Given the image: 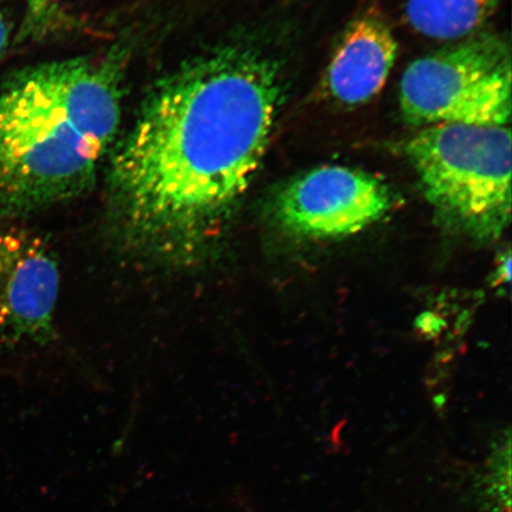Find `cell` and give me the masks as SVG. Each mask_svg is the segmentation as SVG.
<instances>
[{"mask_svg": "<svg viewBox=\"0 0 512 512\" xmlns=\"http://www.w3.org/2000/svg\"><path fill=\"white\" fill-rule=\"evenodd\" d=\"M398 41L380 10L369 9L345 29L326 69L324 88L338 104H368L386 85Z\"/></svg>", "mask_w": 512, "mask_h": 512, "instance_id": "cell-7", "label": "cell"}, {"mask_svg": "<svg viewBox=\"0 0 512 512\" xmlns=\"http://www.w3.org/2000/svg\"><path fill=\"white\" fill-rule=\"evenodd\" d=\"M60 284L59 262L46 239L28 229L0 228V354L54 341Z\"/></svg>", "mask_w": 512, "mask_h": 512, "instance_id": "cell-6", "label": "cell"}, {"mask_svg": "<svg viewBox=\"0 0 512 512\" xmlns=\"http://www.w3.org/2000/svg\"><path fill=\"white\" fill-rule=\"evenodd\" d=\"M511 53L494 35H480L415 60L400 83L408 124L508 126Z\"/></svg>", "mask_w": 512, "mask_h": 512, "instance_id": "cell-4", "label": "cell"}, {"mask_svg": "<svg viewBox=\"0 0 512 512\" xmlns=\"http://www.w3.org/2000/svg\"><path fill=\"white\" fill-rule=\"evenodd\" d=\"M115 61H53L18 70L0 87V220L72 200L95 181L117 136Z\"/></svg>", "mask_w": 512, "mask_h": 512, "instance_id": "cell-2", "label": "cell"}, {"mask_svg": "<svg viewBox=\"0 0 512 512\" xmlns=\"http://www.w3.org/2000/svg\"><path fill=\"white\" fill-rule=\"evenodd\" d=\"M405 153L447 228L482 243L503 234L511 219L509 126L422 127Z\"/></svg>", "mask_w": 512, "mask_h": 512, "instance_id": "cell-3", "label": "cell"}, {"mask_svg": "<svg viewBox=\"0 0 512 512\" xmlns=\"http://www.w3.org/2000/svg\"><path fill=\"white\" fill-rule=\"evenodd\" d=\"M280 95L274 64L242 47L160 82L112 160L115 245L176 270L215 258L266 155Z\"/></svg>", "mask_w": 512, "mask_h": 512, "instance_id": "cell-1", "label": "cell"}, {"mask_svg": "<svg viewBox=\"0 0 512 512\" xmlns=\"http://www.w3.org/2000/svg\"><path fill=\"white\" fill-rule=\"evenodd\" d=\"M392 207V190L379 177L325 165L285 183L272 197L270 213L287 234L328 239L361 232Z\"/></svg>", "mask_w": 512, "mask_h": 512, "instance_id": "cell-5", "label": "cell"}, {"mask_svg": "<svg viewBox=\"0 0 512 512\" xmlns=\"http://www.w3.org/2000/svg\"><path fill=\"white\" fill-rule=\"evenodd\" d=\"M64 0H27V10L17 36V43L38 40L56 22Z\"/></svg>", "mask_w": 512, "mask_h": 512, "instance_id": "cell-9", "label": "cell"}, {"mask_svg": "<svg viewBox=\"0 0 512 512\" xmlns=\"http://www.w3.org/2000/svg\"><path fill=\"white\" fill-rule=\"evenodd\" d=\"M511 278V256L508 253L498 267L496 279L499 283H509Z\"/></svg>", "mask_w": 512, "mask_h": 512, "instance_id": "cell-11", "label": "cell"}, {"mask_svg": "<svg viewBox=\"0 0 512 512\" xmlns=\"http://www.w3.org/2000/svg\"><path fill=\"white\" fill-rule=\"evenodd\" d=\"M10 31L8 19H6L4 12L0 10V60H2L6 48H8Z\"/></svg>", "mask_w": 512, "mask_h": 512, "instance_id": "cell-10", "label": "cell"}, {"mask_svg": "<svg viewBox=\"0 0 512 512\" xmlns=\"http://www.w3.org/2000/svg\"><path fill=\"white\" fill-rule=\"evenodd\" d=\"M501 0H408L414 30L438 40L469 36L488 21Z\"/></svg>", "mask_w": 512, "mask_h": 512, "instance_id": "cell-8", "label": "cell"}]
</instances>
